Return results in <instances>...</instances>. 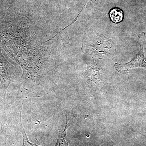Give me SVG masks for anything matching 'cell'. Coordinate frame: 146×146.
Segmentation results:
<instances>
[{
	"label": "cell",
	"mask_w": 146,
	"mask_h": 146,
	"mask_svg": "<svg viewBox=\"0 0 146 146\" xmlns=\"http://www.w3.org/2000/svg\"><path fill=\"white\" fill-rule=\"evenodd\" d=\"M107 39L104 36H100L93 41L91 44V51L96 54L95 55L110 54L112 47Z\"/></svg>",
	"instance_id": "cell-1"
},
{
	"label": "cell",
	"mask_w": 146,
	"mask_h": 146,
	"mask_svg": "<svg viewBox=\"0 0 146 146\" xmlns=\"http://www.w3.org/2000/svg\"><path fill=\"white\" fill-rule=\"evenodd\" d=\"M70 125L68 123V117L66 116V123L64 130L59 131L58 135L57 142L55 146H69V142L66 130Z\"/></svg>",
	"instance_id": "cell-2"
},
{
	"label": "cell",
	"mask_w": 146,
	"mask_h": 146,
	"mask_svg": "<svg viewBox=\"0 0 146 146\" xmlns=\"http://www.w3.org/2000/svg\"><path fill=\"white\" fill-rule=\"evenodd\" d=\"M110 20L115 23H119L123 21V13L122 11L117 8L112 9L109 12Z\"/></svg>",
	"instance_id": "cell-3"
},
{
	"label": "cell",
	"mask_w": 146,
	"mask_h": 146,
	"mask_svg": "<svg viewBox=\"0 0 146 146\" xmlns=\"http://www.w3.org/2000/svg\"><path fill=\"white\" fill-rule=\"evenodd\" d=\"M21 124L22 125V133L23 137V146H40L37 145L35 144L32 143L29 141L28 138L27 136L26 133L23 127V124L22 122V119H21Z\"/></svg>",
	"instance_id": "cell-4"
},
{
	"label": "cell",
	"mask_w": 146,
	"mask_h": 146,
	"mask_svg": "<svg viewBox=\"0 0 146 146\" xmlns=\"http://www.w3.org/2000/svg\"><path fill=\"white\" fill-rule=\"evenodd\" d=\"M6 121V117L5 115L3 113L0 112V123H1V126H2V125L5 123Z\"/></svg>",
	"instance_id": "cell-5"
},
{
	"label": "cell",
	"mask_w": 146,
	"mask_h": 146,
	"mask_svg": "<svg viewBox=\"0 0 146 146\" xmlns=\"http://www.w3.org/2000/svg\"><path fill=\"white\" fill-rule=\"evenodd\" d=\"M86 2H87V1H92V2L94 3H96V0H86Z\"/></svg>",
	"instance_id": "cell-6"
}]
</instances>
